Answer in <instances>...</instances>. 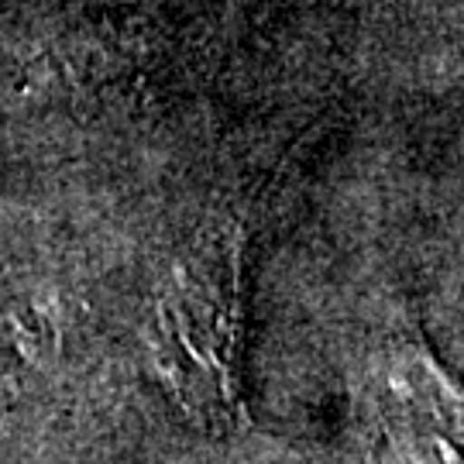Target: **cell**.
I'll return each instance as SVG.
<instances>
[{"label": "cell", "instance_id": "6da1fadb", "mask_svg": "<svg viewBox=\"0 0 464 464\" xmlns=\"http://www.w3.org/2000/svg\"><path fill=\"white\" fill-rule=\"evenodd\" d=\"M241 310L245 234L231 220H217L172 258L151 324V351L169 389L186 413L217 430L245 416L234 382Z\"/></svg>", "mask_w": 464, "mask_h": 464}, {"label": "cell", "instance_id": "7a4b0ae2", "mask_svg": "<svg viewBox=\"0 0 464 464\" xmlns=\"http://www.w3.org/2000/svg\"><path fill=\"white\" fill-rule=\"evenodd\" d=\"M389 464H464V385L416 334L385 344L375 392Z\"/></svg>", "mask_w": 464, "mask_h": 464}, {"label": "cell", "instance_id": "3957f363", "mask_svg": "<svg viewBox=\"0 0 464 464\" xmlns=\"http://www.w3.org/2000/svg\"><path fill=\"white\" fill-rule=\"evenodd\" d=\"M59 354V306L49 296L0 299V392L24 385Z\"/></svg>", "mask_w": 464, "mask_h": 464}]
</instances>
